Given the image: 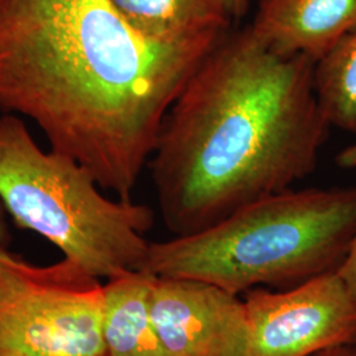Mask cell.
<instances>
[{"mask_svg": "<svg viewBox=\"0 0 356 356\" xmlns=\"http://www.w3.org/2000/svg\"><path fill=\"white\" fill-rule=\"evenodd\" d=\"M226 33L161 41L110 0H0V113L132 201L168 111Z\"/></svg>", "mask_w": 356, "mask_h": 356, "instance_id": "1", "label": "cell"}, {"mask_svg": "<svg viewBox=\"0 0 356 356\" xmlns=\"http://www.w3.org/2000/svg\"><path fill=\"white\" fill-rule=\"evenodd\" d=\"M316 64L268 49L248 26L227 32L206 56L168 111L148 163L175 236L209 229L316 169L331 127Z\"/></svg>", "mask_w": 356, "mask_h": 356, "instance_id": "2", "label": "cell"}, {"mask_svg": "<svg viewBox=\"0 0 356 356\" xmlns=\"http://www.w3.org/2000/svg\"><path fill=\"white\" fill-rule=\"evenodd\" d=\"M356 235V186L286 191L247 204L209 229L151 242L140 270L234 293L286 291L337 272Z\"/></svg>", "mask_w": 356, "mask_h": 356, "instance_id": "3", "label": "cell"}, {"mask_svg": "<svg viewBox=\"0 0 356 356\" xmlns=\"http://www.w3.org/2000/svg\"><path fill=\"white\" fill-rule=\"evenodd\" d=\"M73 157L42 149L20 116H0V201L13 222L99 280L140 270L153 210L111 200Z\"/></svg>", "mask_w": 356, "mask_h": 356, "instance_id": "4", "label": "cell"}, {"mask_svg": "<svg viewBox=\"0 0 356 356\" xmlns=\"http://www.w3.org/2000/svg\"><path fill=\"white\" fill-rule=\"evenodd\" d=\"M0 350L106 356L104 282L66 257L40 267L0 251Z\"/></svg>", "mask_w": 356, "mask_h": 356, "instance_id": "5", "label": "cell"}, {"mask_svg": "<svg viewBox=\"0 0 356 356\" xmlns=\"http://www.w3.org/2000/svg\"><path fill=\"white\" fill-rule=\"evenodd\" d=\"M251 356H312L356 344V306L337 272L286 291L245 293Z\"/></svg>", "mask_w": 356, "mask_h": 356, "instance_id": "6", "label": "cell"}, {"mask_svg": "<svg viewBox=\"0 0 356 356\" xmlns=\"http://www.w3.org/2000/svg\"><path fill=\"white\" fill-rule=\"evenodd\" d=\"M151 316L170 356H251L244 300L214 284L153 276Z\"/></svg>", "mask_w": 356, "mask_h": 356, "instance_id": "7", "label": "cell"}, {"mask_svg": "<svg viewBox=\"0 0 356 356\" xmlns=\"http://www.w3.org/2000/svg\"><path fill=\"white\" fill-rule=\"evenodd\" d=\"M248 28L275 53L318 63L355 33L356 0H261Z\"/></svg>", "mask_w": 356, "mask_h": 356, "instance_id": "8", "label": "cell"}, {"mask_svg": "<svg viewBox=\"0 0 356 356\" xmlns=\"http://www.w3.org/2000/svg\"><path fill=\"white\" fill-rule=\"evenodd\" d=\"M152 280L132 270L104 282L106 356H170L151 316Z\"/></svg>", "mask_w": 356, "mask_h": 356, "instance_id": "9", "label": "cell"}, {"mask_svg": "<svg viewBox=\"0 0 356 356\" xmlns=\"http://www.w3.org/2000/svg\"><path fill=\"white\" fill-rule=\"evenodd\" d=\"M115 10L145 38L173 41L226 33L229 16L216 0H110Z\"/></svg>", "mask_w": 356, "mask_h": 356, "instance_id": "10", "label": "cell"}, {"mask_svg": "<svg viewBox=\"0 0 356 356\" xmlns=\"http://www.w3.org/2000/svg\"><path fill=\"white\" fill-rule=\"evenodd\" d=\"M314 86L331 127L356 134V32L316 64Z\"/></svg>", "mask_w": 356, "mask_h": 356, "instance_id": "11", "label": "cell"}, {"mask_svg": "<svg viewBox=\"0 0 356 356\" xmlns=\"http://www.w3.org/2000/svg\"><path fill=\"white\" fill-rule=\"evenodd\" d=\"M356 306V235L342 266L337 270Z\"/></svg>", "mask_w": 356, "mask_h": 356, "instance_id": "12", "label": "cell"}, {"mask_svg": "<svg viewBox=\"0 0 356 356\" xmlns=\"http://www.w3.org/2000/svg\"><path fill=\"white\" fill-rule=\"evenodd\" d=\"M337 164L344 169L356 168V143L346 147L337 156Z\"/></svg>", "mask_w": 356, "mask_h": 356, "instance_id": "13", "label": "cell"}, {"mask_svg": "<svg viewBox=\"0 0 356 356\" xmlns=\"http://www.w3.org/2000/svg\"><path fill=\"white\" fill-rule=\"evenodd\" d=\"M312 356H356V344H339Z\"/></svg>", "mask_w": 356, "mask_h": 356, "instance_id": "14", "label": "cell"}, {"mask_svg": "<svg viewBox=\"0 0 356 356\" xmlns=\"http://www.w3.org/2000/svg\"><path fill=\"white\" fill-rule=\"evenodd\" d=\"M216 1L232 17V16L241 15L247 8L251 0H216Z\"/></svg>", "mask_w": 356, "mask_h": 356, "instance_id": "15", "label": "cell"}, {"mask_svg": "<svg viewBox=\"0 0 356 356\" xmlns=\"http://www.w3.org/2000/svg\"><path fill=\"white\" fill-rule=\"evenodd\" d=\"M10 239H11V235L7 225V211L0 201V251L8 250Z\"/></svg>", "mask_w": 356, "mask_h": 356, "instance_id": "16", "label": "cell"}, {"mask_svg": "<svg viewBox=\"0 0 356 356\" xmlns=\"http://www.w3.org/2000/svg\"><path fill=\"white\" fill-rule=\"evenodd\" d=\"M0 356H28L22 354V353H16V351H10V350H0Z\"/></svg>", "mask_w": 356, "mask_h": 356, "instance_id": "17", "label": "cell"}]
</instances>
